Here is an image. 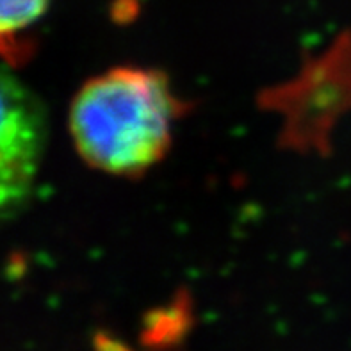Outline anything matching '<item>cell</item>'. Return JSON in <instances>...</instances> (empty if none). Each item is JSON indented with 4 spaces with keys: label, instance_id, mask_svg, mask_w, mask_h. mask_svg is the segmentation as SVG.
<instances>
[{
    "label": "cell",
    "instance_id": "6da1fadb",
    "mask_svg": "<svg viewBox=\"0 0 351 351\" xmlns=\"http://www.w3.org/2000/svg\"><path fill=\"white\" fill-rule=\"evenodd\" d=\"M173 100L165 80L145 70H116L80 89L70 111L79 154L109 173L154 165L169 141Z\"/></svg>",
    "mask_w": 351,
    "mask_h": 351
},
{
    "label": "cell",
    "instance_id": "7a4b0ae2",
    "mask_svg": "<svg viewBox=\"0 0 351 351\" xmlns=\"http://www.w3.org/2000/svg\"><path fill=\"white\" fill-rule=\"evenodd\" d=\"M47 143L41 104L0 61V225L29 202Z\"/></svg>",
    "mask_w": 351,
    "mask_h": 351
},
{
    "label": "cell",
    "instance_id": "3957f363",
    "mask_svg": "<svg viewBox=\"0 0 351 351\" xmlns=\"http://www.w3.org/2000/svg\"><path fill=\"white\" fill-rule=\"evenodd\" d=\"M50 0H0V36L34 25L49 9Z\"/></svg>",
    "mask_w": 351,
    "mask_h": 351
}]
</instances>
